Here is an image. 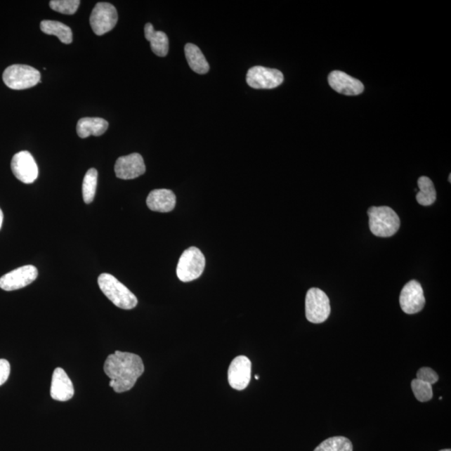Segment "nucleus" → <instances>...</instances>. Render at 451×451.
Returning <instances> with one entry per match:
<instances>
[{
	"mask_svg": "<svg viewBox=\"0 0 451 451\" xmlns=\"http://www.w3.org/2000/svg\"><path fill=\"white\" fill-rule=\"evenodd\" d=\"M185 55L190 68L194 72L204 74L209 72L210 66L207 63L206 57L200 48L194 44L188 43L185 46Z\"/></svg>",
	"mask_w": 451,
	"mask_h": 451,
	"instance_id": "19",
	"label": "nucleus"
},
{
	"mask_svg": "<svg viewBox=\"0 0 451 451\" xmlns=\"http://www.w3.org/2000/svg\"><path fill=\"white\" fill-rule=\"evenodd\" d=\"M329 86L335 91L346 96L360 95L365 90L362 83L346 73L334 70L329 75Z\"/></svg>",
	"mask_w": 451,
	"mask_h": 451,
	"instance_id": "14",
	"label": "nucleus"
},
{
	"mask_svg": "<svg viewBox=\"0 0 451 451\" xmlns=\"http://www.w3.org/2000/svg\"><path fill=\"white\" fill-rule=\"evenodd\" d=\"M176 195L171 190L157 189L150 192L147 204L149 209L158 212H169L175 209Z\"/></svg>",
	"mask_w": 451,
	"mask_h": 451,
	"instance_id": "16",
	"label": "nucleus"
},
{
	"mask_svg": "<svg viewBox=\"0 0 451 451\" xmlns=\"http://www.w3.org/2000/svg\"><path fill=\"white\" fill-rule=\"evenodd\" d=\"M11 370L10 362L6 360H0V386H3L10 377Z\"/></svg>",
	"mask_w": 451,
	"mask_h": 451,
	"instance_id": "27",
	"label": "nucleus"
},
{
	"mask_svg": "<svg viewBox=\"0 0 451 451\" xmlns=\"http://www.w3.org/2000/svg\"><path fill=\"white\" fill-rule=\"evenodd\" d=\"M109 123L103 118L85 117L77 123V131L81 138H87L90 136H100L107 131Z\"/></svg>",
	"mask_w": 451,
	"mask_h": 451,
	"instance_id": "17",
	"label": "nucleus"
},
{
	"mask_svg": "<svg viewBox=\"0 0 451 451\" xmlns=\"http://www.w3.org/2000/svg\"><path fill=\"white\" fill-rule=\"evenodd\" d=\"M251 375V362L246 356L234 359L228 369V382L234 390L243 391L249 386Z\"/></svg>",
	"mask_w": 451,
	"mask_h": 451,
	"instance_id": "12",
	"label": "nucleus"
},
{
	"mask_svg": "<svg viewBox=\"0 0 451 451\" xmlns=\"http://www.w3.org/2000/svg\"><path fill=\"white\" fill-rule=\"evenodd\" d=\"M81 1L79 0H52L50 7L53 11L64 15H74L77 13Z\"/></svg>",
	"mask_w": 451,
	"mask_h": 451,
	"instance_id": "25",
	"label": "nucleus"
},
{
	"mask_svg": "<svg viewBox=\"0 0 451 451\" xmlns=\"http://www.w3.org/2000/svg\"><path fill=\"white\" fill-rule=\"evenodd\" d=\"M449 181H450V183L451 181V175L449 176Z\"/></svg>",
	"mask_w": 451,
	"mask_h": 451,
	"instance_id": "31",
	"label": "nucleus"
},
{
	"mask_svg": "<svg viewBox=\"0 0 451 451\" xmlns=\"http://www.w3.org/2000/svg\"><path fill=\"white\" fill-rule=\"evenodd\" d=\"M97 181H98V171H97L95 168H91V169L86 172L82 185L83 199L86 204H90V203L94 200L96 192Z\"/></svg>",
	"mask_w": 451,
	"mask_h": 451,
	"instance_id": "22",
	"label": "nucleus"
},
{
	"mask_svg": "<svg viewBox=\"0 0 451 451\" xmlns=\"http://www.w3.org/2000/svg\"><path fill=\"white\" fill-rule=\"evenodd\" d=\"M115 172L118 178L131 180L139 178L145 172L143 157L139 153H132L117 159Z\"/></svg>",
	"mask_w": 451,
	"mask_h": 451,
	"instance_id": "13",
	"label": "nucleus"
},
{
	"mask_svg": "<svg viewBox=\"0 0 451 451\" xmlns=\"http://www.w3.org/2000/svg\"><path fill=\"white\" fill-rule=\"evenodd\" d=\"M370 218V229L376 237H390L399 231V216L391 207H372L367 211Z\"/></svg>",
	"mask_w": 451,
	"mask_h": 451,
	"instance_id": "3",
	"label": "nucleus"
},
{
	"mask_svg": "<svg viewBox=\"0 0 451 451\" xmlns=\"http://www.w3.org/2000/svg\"><path fill=\"white\" fill-rule=\"evenodd\" d=\"M39 70L25 65H13L4 70L3 81L12 90L29 89L41 83Z\"/></svg>",
	"mask_w": 451,
	"mask_h": 451,
	"instance_id": "4",
	"label": "nucleus"
},
{
	"mask_svg": "<svg viewBox=\"0 0 451 451\" xmlns=\"http://www.w3.org/2000/svg\"><path fill=\"white\" fill-rule=\"evenodd\" d=\"M400 304L402 311L407 315H414L421 312L426 304L424 291L421 284L411 280L401 290Z\"/></svg>",
	"mask_w": 451,
	"mask_h": 451,
	"instance_id": "10",
	"label": "nucleus"
},
{
	"mask_svg": "<svg viewBox=\"0 0 451 451\" xmlns=\"http://www.w3.org/2000/svg\"><path fill=\"white\" fill-rule=\"evenodd\" d=\"M419 192L417 200L419 205L428 207L434 204L436 201V191L433 181L427 176H421L418 180Z\"/></svg>",
	"mask_w": 451,
	"mask_h": 451,
	"instance_id": "21",
	"label": "nucleus"
},
{
	"mask_svg": "<svg viewBox=\"0 0 451 451\" xmlns=\"http://www.w3.org/2000/svg\"><path fill=\"white\" fill-rule=\"evenodd\" d=\"M411 388L415 398L419 402H428L433 398V388L430 384L422 381L418 379L412 380Z\"/></svg>",
	"mask_w": 451,
	"mask_h": 451,
	"instance_id": "24",
	"label": "nucleus"
},
{
	"mask_svg": "<svg viewBox=\"0 0 451 451\" xmlns=\"http://www.w3.org/2000/svg\"><path fill=\"white\" fill-rule=\"evenodd\" d=\"M145 37L150 43V48L155 55L165 57L169 51V39L166 33L156 31L153 25L148 23L145 25Z\"/></svg>",
	"mask_w": 451,
	"mask_h": 451,
	"instance_id": "18",
	"label": "nucleus"
},
{
	"mask_svg": "<svg viewBox=\"0 0 451 451\" xmlns=\"http://www.w3.org/2000/svg\"><path fill=\"white\" fill-rule=\"evenodd\" d=\"M353 444L346 437L334 436L322 441L313 451H353Z\"/></svg>",
	"mask_w": 451,
	"mask_h": 451,
	"instance_id": "23",
	"label": "nucleus"
},
{
	"mask_svg": "<svg viewBox=\"0 0 451 451\" xmlns=\"http://www.w3.org/2000/svg\"><path fill=\"white\" fill-rule=\"evenodd\" d=\"M104 371L114 391L123 393L134 387L145 367L141 358L135 353L116 351L105 360Z\"/></svg>",
	"mask_w": 451,
	"mask_h": 451,
	"instance_id": "1",
	"label": "nucleus"
},
{
	"mask_svg": "<svg viewBox=\"0 0 451 451\" xmlns=\"http://www.w3.org/2000/svg\"><path fill=\"white\" fill-rule=\"evenodd\" d=\"M331 312L328 296L317 287L308 291L305 299V315L313 324H322L328 320Z\"/></svg>",
	"mask_w": 451,
	"mask_h": 451,
	"instance_id": "6",
	"label": "nucleus"
},
{
	"mask_svg": "<svg viewBox=\"0 0 451 451\" xmlns=\"http://www.w3.org/2000/svg\"><path fill=\"white\" fill-rule=\"evenodd\" d=\"M118 14L116 7L109 3H98L93 8L90 23L97 35H103L112 30L117 24Z\"/></svg>",
	"mask_w": 451,
	"mask_h": 451,
	"instance_id": "7",
	"label": "nucleus"
},
{
	"mask_svg": "<svg viewBox=\"0 0 451 451\" xmlns=\"http://www.w3.org/2000/svg\"><path fill=\"white\" fill-rule=\"evenodd\" d=\"M285 77L280 70L254 66L247 74V83L254 89H274L284 82Z\"/></svg>",
	"mask_w": 451,
	"mask_h": 451,
	"instance_id": "8",
	"label": "nucleus"
},
{
	"mask_svg": "<svg viewBox=\"0 0 451 451\" xmlns=\"http://www.w3.org/2000/svg\"><path fill=\"white\" fill-rule=\"evenodd\" d=\"M11 169L15 178L25 184L33 183L38 178L39 168L32 155L26 150L15 155Z\"/></svg>",
	"mask_w": 451,
	"mask_h": 451,
	"instance_id": "9",
	"label": "nucleus"
},
{
	"mask_svg": "<svg viewBox=\"0 0 451 451\" xmlns=\"http://www.w3.org/2000/svg\"><path fill=\"white\" fill-rule=\"evenodd\" d=\"M74 393V386L65 371L56 368L53 373L51 396L53 400L57 401H68L72 400Z\"/></svg>",
	"mask_w": 451,
	"mask_h": 451,
	"instance_id": "15",
	"label": "nucleus"
},
{
	"mask_svg": "<svg viewBox=\"0 0 451 451\" xmlns=\"http://www.w3.org/2000/svg\"><path fill=\"white\" fill-rule=\"evenodd\" d=\"M417 379L433 386L439 380V375L436 374L434 370L429 368V367H423V368L418 370Z\"/></svg>",
	"mask_w": 451,
	"mask_h": 451,
	"instance_id": "26",
	"label": "nucleus"
},
{
	"mask_svg": "<svg viewBox=\"0 0 451 451\" xmlns=\"http://www.w3.org/2000/svg\"><path fill=\"white\" fill-rule=\"evenodd\" d=\"M206 266L204 255L196 247H189L181 254L176 268V275L181 282L196 280L201 277Z\"/></svg>",
	"mask_w": 451,
	"mask_h": 451,
	"instance_id": "5",
	"label": "nucleus"
},
{
	"mask_svg": "<svg viewBox=\"0 0 451 451\" xmlns=\"http://www.w3.org/2000/svg\"><path fill=\"white\" fill-rule=\"evenodd\" d=\"M38 277L37 268L33 265H26L15 269L0 278V289L14 291L32 284Z\"/></svg>",
	"mask_w": 451,
	"mask_h": 451,
	"instance_id": "11",
	"label": "nucleus"
},
{
	"mask_svg": "<svg viewBox=\"0 0 451 451\" xmlns=\"http://www.w3.org/2000/svg\"><path fill=\"white\" fill-rule=\"evenodd\" d=\"M440 451H451V450L450 449H445V450H441Z\"/></svg>",
	"mask_w": 451,
	"mask_h": 451,
	"instance_id": "29",
	"label": "nucleus"
},
{
	"mask_svg": "<svg viewBox=\"0 0 451 451\" xmlns=\"http://www.w3.org/2000/svg\"><path fill=\"white\" fill-rule=\"evenodd\" d=\"M98 285L106 297L118 308L129 311L138 303L136 295L112 274H100Z\"/></svg>",
	"mask_w": 451,
	"mask_h": 451,
	"instance_id": "2",
	"label": "nucleus"
},
{
	"mask_svg": "<svg viewBox=\"0 0 451 451\" xmlns=\"http://www.w3.org/2000/svg\"><path fill=\"white\" fill-rule=\"evenodd\" d=\"M255 379H259V375H255Z\"/></svg>",
	"mask_w": 451,
	"mask_h": 451,
	"instance_id": "30",
	"label": "nucleus"
},
{
	"mask_svg": "<svg viewBox=\"0 0 451 451\" xmlns=\"http://www.w3.org/2000/svg\"><path fill=\"white\" fill-rule=\"evenodd\" d=\"M3 220H4V214L1 209H0V229H1L2 228Z\"/></svg>",
	"mask_w": 451,
	"mask_h": 451,
	"instance_id": "28",
	"label": "nucleus"
},
{
	"mask_svg": "<svg viewBox=\"0 0 451 451\" xmlns=\"http://www.w3.org/2000/svg\"><path fill=\"white\" fill-rule=\"evenodd\" d=\"M41 30L43 33L55 35L60 41L69 45L73 41L72 30L69 26L54 20H43L41 23Z\"/></svg>",
	"mask_w": 451,
	"mask_h": 451,
	"instance_id": "20",
	"label": "nucleus"
}]
</instances>
